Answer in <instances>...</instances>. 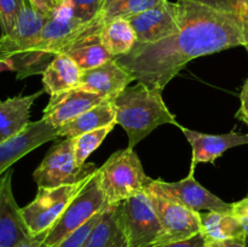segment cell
I'll list each match as a JSON object with an SVG mask.
<instances>
[{
	"label": "cell",
	"mask_w": 248,
	"mask_h": 247,
	"mask_svg": "<svg viewBox=\"0 0 248 247\" xmlns=\"http://www.w3.org/2000/svg\"><path fill=\"white\" fill-rule=\"evenodd\" d=\"M181 29L154 44H136L130 53L115 57L137 81L164 91L166 85L201 56L248 43V21L213 0H177Z\"/></svg>",
	"instance_id": "6da1fadb"
},
{
	"label": "cell",
	"mask_w": 248,
	"mask_h": 247,
	"mask_svg": "<svg viewBox=\"0 0 248 247\" xmlns=\"http://www.w3.org/2000/svg\"><path fill=\"white\" fill-rule=\"evenodd\" d=\"M161 93V90L152 89L138 81L135 86L126 87L113 99L116 124L127 133L128 148L135 149L140 140L165 124L181 127L165 104Z\"/></svg>",
	"instance_id": "7a4b0ae2"
},
{
	"label": "cell",
	"mask_w": 248,
	"mask_h": 247,
	"mask_svg": "<svg viewBox=\"0 0 248 247\" xmlns=\"http://www.w3.org/2000/svg\"><path fill=\"white\" fill-rule=\"evenodd\" d=\"M99 184L107 205L124 202L144 193L149 177L144 173L137 153L132 148L114 153L98 169Z\"/></svg>",
	"instance_id": "3957f363"
},
{
	"label": "cell",
	"mask_w": 248,
	"mask_h": 247,
	"mask_svg": "<svg viewBox=\"0 0 248 247\" xmlns=\"http://www.w3.org/2000/svg\"><path fill=\"white\" fill-rule=\"evenodd\" d=\"M107 201L99 184L98 170L89 183L73 199L53 227L46 232L44 247H57L75 230L89 222L93 216L107 207Z\"/></svg>",
	"instance_id": "277c9868"
},
{
	"label": "cell",
	"mask_w": 248,
	"mask_h": 247,
	"mask_svg": "<svg viewBox=\"0 0 248 247\" xmlns=\"http://www.w3.org/2000/svg\"><path fill=\"white\" fill-rule=\"evenodd\" d=\"M92 176L79 183L67 184L56 188L38 186L35 199L29 205L21 208L22 217L28 228L29 234L31 236H36L47 232L62 216L73 199L89 183Z\"/></svg>",
	"instance_id": "5b68a950"
},
{
	"label": "cell",
	"mask_w": 248,
	"mask_h": 247,
	"mask_svg": "<svg viewBox=\"0 0 248 247\" xmlns=\"http://www.w3.org/2000/svg\"><path fill=\"white\" fill-rule=\"evenodd\" d=\"M97 170L93 164L79 166L75 159L73 138H64V140L50 148L41 164L34 171L33 177L38 186L56 188L79 183L92 176Z\"/></svg>",
	"instance_id": "8992f818"
},
{
	"label": "cell",
	"mask_w": 248,
	"mask_h": 247,
	"mask_svg": "<svg viewBox=\"0 0 248 247\" xmlns=\"http://www.w3.org/2000/svg\"><path fill=\"white\" fill-rule=\"evenodd\" d=\"M195 165H191L189 174L178 182L148 179L144 191L156 194L167 200L174 201L195 212H232V203H228L201 185L194 176Z\"/></svg>",
	"instance_id": "52a82bcc"
},
{
	"label": "cell",
	"mask_w": 248,
	"mask_h": 247,
	"mask_svg": "<svg viewBox=\"0 0 248 247\" xmlns=\"http://www.w3.org/2000/svg\"><path fill=\"white\" fill-rule=\"evenodd\" d=\"M127 247H156L162 227L148 195L140 193L121 202Z\"/></svg>",
	"instance_id": "ba28073f"
},
{
	"label": "cell",
	"mask_w": 248,
	"mask_h": 247,
	"mask_svg": "<svg viewBox=\"0 0 248 247\" xmlns=\"http://www.w3.org/2000/svg\"><path fill=\"white\" fill-rule=\"evenodd\" d=\"M162 227L161 239L156 247L189 239L201 232L200 212L184 207L174 201L145 191Z\"/></svg>",
	"instance_id": "9c48e42d"
},
{
	"label": "cell",
	"mask_w": 248,
	"mask_h": 247,
	"mask_svg": "<svg viewBox=\"0 0 248 247\" xmlns=\"http://www.w3.org/2000/svg\"><path fill=\"white\" fill-rule=\"evenodd\" d=\"M127 19L137 36L136 44L138 45L157 43L174 35L181 29L178 5L170 0H162L156 6Z\"/></svg>",
	"instance_id": "30bf717a"
},
{
	"label": "cell",
	"mask_w": 248,
	"mask_h": 247,
	"mask_svg": "<svg viewBox=\"0 0 248 247\" xmlns=\"http://www.w3.org/2000/svg\"><path fill=\"white\" fill-rule=\"evenodd\" d=\"M48 17L39 14L26 0L16 24L6 35L0 36V62L11 60L31 50L39 40Z\"/></svg>",
	"instance_id": "8fae6325"
},
{
	"label": "cell",
	"mask_w": 248,
	"mask_h": 247,
	"mask_svg": "<svg viewBox=\"0 0 248 247\" xmlns=\"http://www.w3.org/2000/svg\"><path fill=\"white\" fill-rule=\"evenodd\" d=\"M56 138H58L57 128L45 119L29 123L21 132L0 143V177L19 159Z\"/></svg>",
	"instance_id": "7c38bea8"
},
{
	"label": "cell",
	"mask_w": 248,
	"mask_h": 247,
	"mask_svg": "<svg viewBox=\"0 0 248 247\" xmlns=\"http://www.w3.org/2000/svg\"><path fill=\"white\" fill-rule=\"evenodd\" d=\"M11 169L0 177V247H17L31 237L12 193Z\"/></svg>",
	"instance_id": "4fadbf2b"
},
{
	"label": "cell",
	"mask_w": 248,
	"mask_h": 247,
	"mask_svg": "<svg viewBox=\"0 0 248 247\" xmlns=\"http://www.w3.org/2000/svg\"><path fill=\"white\" fill-rule=\"evenodd\" d=\"M135 80V77L113 58L96 68L82 70L78 87L113 101Z\"/></svg>",
	"instance_id": "5bb4252c"
},
{
	"label": "cell",
	"mask_w": 248,
	"mask_h": 247,
	"mask_svg": "<svg viewBox=\"0 0 248 247\" xmlns=\"http://www.w3.org/2000/svg\"><path fill=\"white\" fill-rule=\"evenodd\" d=\"M103 101V97L80 87L67 90L50 97L44 109L43 119L57 128Z\"/></svg>",
	"instance_id": "9a60e30c"
},
{
	"label": "cell",
	"mask_w": 248,
	"mask_h": 247,
	"mask_svg": "<svg viewBox=\"0 0 248 247\" xmlns=\"http://www.w3.org/2000/svg\"><path fill=\"white\" fill-rule=\"evenodd\" d=\"M179 128L190 143L193 150L191 165L195 166L200 162H213L228 149L248 144V135H240L234 131L224 135H207L189 130L183 126Z\"/></svg>",
	"instance_id": "2e32d148"
},
{
	"label": "cell",
	"mask_w": 248,
	"mask_h": 247,
	"mask_svg": "<svg viewBox=\"0 0 248 247\" xmlns=\"http://www.w3.org/2000/svg\"><path fill=\"white\" fill-rule=\"evenodd\" d=\"M82 247H127L121 202L104 208Z\"/></svg>",
	"instance_id": "e0dca14e"
},
{
	"label": "cell",
	"mask_w": 248,
	"mask_h": 247,
	"mask_svg": "<svg viewBox=\"0 0 248 247\" xmlns=\"http://www.w3.org/2000/svg\"><path fill=\"white\" fill-rule=\"evenodd\" d=\"M103 28V27H102ZM102 28H94L75 39L64 50L63 55H67L75 61L81 70L96 68L108 61L113 60V55L104 46L101 38Z\"/></svg>",
	"instance_id": "ac0fdd59"
},
{
	"label": "cell",
	"mask_w": 248,
	"mask_h": 247,
	"mask_svg": "<svg viewBox=\"0 0 248 247\" xmlns=\"http://www.w3.org/2000/svg\"><path fill=\"white\" fill-rule=\"evenodd\" d=\"M116 124V111L111 99H104L89 110L75 116L62 126L57 127L58 137L74 138L82 133L94 131Z\"/></svg>",
	"instance_id": "d6986e66"
},
{
	"label": "cell",
	"mask_w": 248,
	"mask_h": 247,
	"mask_svg": "<svg viewBox=\"0 0 248 247\" xmlns=\"http://www.w3.org/2000/svg\"><path fill=\"white\" fill-rule=\"evenodd\" d=\"M44 92L43 89L28 96H17L0 101V133L2 139L14 137L31 123L29 115L31 106Z\"/></svg>",
	"instance_id": "ffe728a7"
},
{
	"label": "cell",
	"mask_w": 248,
	"mask_h": 247,
	"mask_svg": "<svg viewBox=\"0 0 248 247\" xmlns=\"http://www.w3.org/2000/svg\"><path fill=\"white\" fill-rule=\"evenodd\" d=\"M81 68L69 56H56L43 73L44 91L50 96L79 86L81 79Z\"/></svg>",
	"instance_id": "44dd1931"
},
{
	"label": "cell",
	"mask_w": 248,
	"mask_h": 247,
	"mask_svg": "<svg viewBox=\"0 0 248 247\" xmlns=\"http://www.w3.org/2000/svg\"><path fill=\"white\" fill-rule=\"evenodd\" d=\"M201 234L206 241L245 239L241 223L232 212H200Z\"/></svg>",
	"instance_id": "7402d4cb"
},
{
	"label": "cell",
	"mask_w": 248,
	"mask_h": 247,
	"mask_svg": "<svg viewBox=\"0 0 248 247\" xmlns=\"http://www.w3.org/2000/svg\"><path fill=\"white\" fill-rule=\"evenodd\" d=\"M101 38L114 58L130 53L137 43L135 31L125 17L107 21L101 31Z\"/></svg>",
	"instance_id": "603a6c76"
},
{
	"label": "cell",
	"mask_w": 248,
	"mask_h": 247,
	"mask_svg": "<svg viewBox=\"0 0 248 247\" xmlns=\"http://www.w3.org/2000/svg\"><path fill=\"white\" fill-rule=\"evenodd\" d=\"M115 125L116 124H113V125H108L106 127L97 128V130L82 133V135L73 138L75 159H77L79 166H84L86 164L87 157L102 144V142L106 139V137L111 132Z\"/></svg>",
	"instance_id": "cb8c5ba5"
},
{
	"label": "cell",
	"mask_w": 248,
	"mask_h": 247,
	"mask_svg": "<svg viewBox=\"0 0 248 247\" xmlns=\"http://www.w3.org/2000/svg\"><path fill=\"white\" fill-rule=\"evenodd\" d=\"M162 0H121V1L116 2L113 6L109 9L101 11L103 15L104 19L109 21V19L116 18V17H125L128 18L131 16L144 12L147 10L152 9V7L156 6L160 4Z\"/></svg>",
	"instance_id": "d4e9b609"
},
{
	"label": "cell",
	"mask_w": 248,
	"mask_h": 247,
	"mask_svg": "<svg viewBox=\"0 0 248 247\" xmlns=\"http://www.w3.org/2000/svg\"><path fill=\"white\" fill-rule=\"evenodd\" d=\"M24 2H26V0H0L1 35H6L12 31Z\"/></svg>",
	"instance_id": "484cf974"
},
{
	"label": "cell",
	"mask_w": 248,
	"mask_h": 247,
	"mask_svg": "<svg viewBox=\"0 0 248 247\" xmlns=\"http://www.w3.org/2000/svg\"><path fill=\"white\" fill-rule=\"evenodd\" d=\"M72 4L75 18L89 22L102 11L104 0H72Z\"/></svg>",
	"instance_id": "4316f807"
},
{
	"label": "cell",
	"mask_w": 248,
	"mask_h": 247,
	"mask_svg": "<svg viewBox=\"0 0 248 247\" xmlns=\"http://www.w3.org/2000/svg\"><path fill=\"white\" fill-rule=\"evenodd\" d=\"M102 212H103V211H102ZM102 212L97 213L96 216H93V217H92L89 222L85 223L82 227H80L79 229L75 230V232H73L72 235H69L67 239L63 240V241L61 242L57 247H82L84 246L85 241H86V239L89 237L92 228L96 225V223L98 222L99 218H101Z\"/></svg>",
	"instance_id": "83f0119b"
},
{
	"label": "cell",
	"mask_w": 248,
	"mask_h": 247,
	"mask_svg": "<svg viewBox=\"0 0 248 247\" xmlns=\"http://www.w3.org/2000/svg\"><path fill=\"white\" fill-rule=\"evenodd\" d=\"M232 213L241 223L245 234L248 236V195L242 200L232 203Z\"/></svg>",
	"instance_id": "f1b7e54d"
},
{
	"label": "cell",
	"mask_w": 248,
	"mask_h": 247,
	"mask_svg": "<svg viewBox=\"0 0 248 247\" xmlns=\"http://www.w3.org/2000/svg\"><path fill=\"white\" fill-rule=\"evenodd\" d=\"M28 2L35 11L47 17L52 15L58 5L57 0H28Z\"/></svg>",
	"instance_id": "f546056e"
},
{
	"label": "cell",
	"mask_w": 248,
	"mask_h": 247,
	"mask_svg": "<svg viewBox=\"0 0 248 247\" xmlns=\"http://www.w3.org/2000/svg\"><path fill=\"white\" fill-rule=\"evenodd\" d=\"M236 118L248 126V77L240 94V108L236 113Z\"/></svg>",
	"instance_id": "4dcf8cb0"
},
{
	"label": "cell",
	"mask_w": 248,
	"mask_h": 247,
	"mask_svg": "<svg viewBox=\"0 0 248 247\" xmlns=\"http://www.w3.org/2000/svg\"><path fill=\"white\" fill-rule=\"evenodd\" d=\"M206 239L201 232L194 235V236L189 237V239L181 240V241L172 242V244L166 245L162 247H205Z\"/></svg>",
	"instance_id": "1f68e13d"
},
{
	"label": "cell",
	"mask_w": 248,
	"mask_h": 247,
	"mask_svg": "<svg viewBox=\"0 0 248 247\" xmlns=\"http://www.w3.org/2000/svg\"><path fill=\"white\" fill-rule=\"evenodd\" d=\"M245 239L223 240V241H206L205 247H246L245 246Z\"/></svg>",
	"instance_id": "d6a6232c"
},
{
	"label": "cell",
	"mask_w": 248,
	"mask_h": 247,
	"mask_svg": "<svg viewBox=\"0 0 248 247\" xmlns=\"http://www.w3.org/2000/svg\"><path fill=\"white\" fill-rule=\"evenodd\" d=\"M46 236V232L40 235H36V236L29 237L28 240L23 241L22 244H19L17 247H43L44 239Z\"/></svg>",
	"instance_id": "836d02e7"
},
{
	"label": "cell",
	"mask_w": 248,
	"mask_h": 247,
	"mask_svg": "<svg viewBox=\"0 0 248 247\" xmlns=\"http://www.w3.org/2000/svg\"><path fill=\"white\" fill-rule=\"evenodd\" d=\"M4 70H15L14 63H12L11 60L1 61L0 62V72H4Z\"/></svg>",
	"instance_id": "e575fe53"
},
{
	"label": "cell",
	"mask_w": 248,
	"mask_h": 247,
	"mask_svg": "<svg viewBox=\"0 0 248 247\" xmlns=\"http://www.w3.org/2000/svg\"><path fill=\"white\" fill-rule=\"evenodd\" d=\"M121 1V0H104V4H103V9H102V11H104V10L109 9L110 6H113L114 4H116V2Z\"/></svg>",
	"instance_id": "d590c367"
},
{
	"label": "cell",
	"mask_w": 248,
	"mask_h": 247,
	"mask_svg": "<svg viewBox=\"0 0 248 247\" xmlns=\"http://www.w3.org/2000/svg\"><path fill=\"white\" fill-rule=\"evenodd\" d=\"M245 246L248 247V236H246V239H245Z\"/></svg>",
	"instance_id": "8d00e7d4"
},
{
	"label": "cell",
	"mask_w": 248,
	"mask_h": 247,
	"mask_svg": "<svg viewBox=\"0 0 248 247\" xmlns=\"http://www.w3.org/2000/svg\"><path fill=\"white\" fill-rule=\"evenodd\" d=\"M64 1H69V0H57L58 4H61V2H64Z\"/></svg>",
	"instance_id": "74e56055"
},
{
	"label": "cell",
	"mask_w": 248,
	"mask_h": 247,
	"mask_svg": "<svg viewBox=\"0 0 248 247\" xmlns=\"http://www.w3.org/2000/svg\"><path fill=\"white\" fill-rule=\"evenodd\" d=\"M1 142H4V139H2V137H1V133H0V143Z\"/></svg>",
	"instance_id": "f35d334b"
},
{
	"label": "cell",
	"mask_w": 248,
	"mask_h": 247,
	"mask_svg": "<svg viewBox=\"0 0 248 247\" xmlns=\"http://www.w3.org/2000/svg\"><path fill=\"white\" fill-rule=\"evenodd\" d=\"M245 47H246V50H247V51H248V43H247V44H246V45H245Z\"/></svg>",
	"instance_id": "ab89813d"
}]
</instances>
